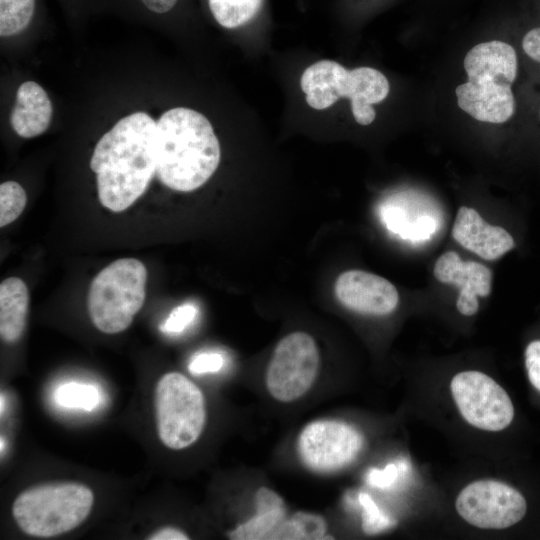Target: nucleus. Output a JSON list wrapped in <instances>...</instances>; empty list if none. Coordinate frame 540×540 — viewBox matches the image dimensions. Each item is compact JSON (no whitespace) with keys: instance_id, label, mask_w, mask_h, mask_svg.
<instances>
[{"instance_id":"dca6fc26","label":"nucleus","mask_w":540,"mask_h":540,"mask_svg":"<svg viewBox=\"0 0 540 540\" xmlns=\"http://www.w3.org/2000/svg\"><path fill=\"white\" fill-rule=\"evenodd\" d=\"M53 108L46 91L36 82L22 83L11 113V125L23 138L44 133L50 125Z\"/></svg>"},{"instance_id":"2eb2a0df","label":"nucleus","mask_w":540,"mask_h":540,"mask_svg":"<svg viewBox=\"0 0 540 540\" xmlns=\"http://www.w3.org/2000/svg\"><path fill=\"white\" fill-rule=\"evenodd\" d=\"M455 94L458 106L478 121L499 124L514 113L511 86L466 82L456 87Z\"/></svg>"},{"instance_id":"0eeeda50","label":"nucleus","mask_w":540,"mask_h":540,"mask_svg":"<svg viewBox=\"0 0 540 540\" xmlns=\"http://www.w3.org/2000/svg\"><path fill=\"white\" fill-rule=\"evenodd\" d=\"M319 364V349L311 335L301 331L286 335L276 345L268 363L267 391L282 403L298 400L313 386Z\"/></svg>"},{"instance_id":"f3484780","label":"nucleus","mask_w":540,"mask_h":540,"mask_svg":"<svg viewBox=\"0 0 540 540\" xmlns=\"http://www.w3.org/2000/svg\"><path fill=\"white\" fill-rule=\"evenodd\" d=\"M255 501V514L231 530L228 534L230 539H269L273 531L286 518L285 502L274 490L267 487L259 488Z\"/></svg>"},{"instance_id":"a211bd4d","label":"nucleus","mask_w":540,"mask_h":540,"mask_svg":"<svg viewBox=\"0 0 540 540\" xmlns=\"http://www.w3.org/2000/svg\"><path fill=\"white\" fill-rule=\"evenodd\" d=\"M29 293L25 282L9 277L0 284V336L8 344L18 341L26 328Z\"/></svg>"},{"instance_id":"9b49d317","label":"nucleus","mask_w":540,"mask_h":540,"mask_svg":"<svg viewBox=\"0 0 540 540\" xmlns=\"http://www.w3.org/2000/svg\"><path fill=\"white\" fill-rule=\"evenodd\" d=\"M334 291L343 306L366 315H388L399 302L398 291L391 282L362 270H349L340 274Z\"/></svg>"},{"instance_id":"4468645a","label":"nucleus","mask_w":540,"mask_h":540,"mask_svg":"<svg viewBox=\"0 0 540 540\" xmlns=\"http://www.w3.org/2000/svg\"><path fill=\"white\" fill-rule=\"evenodd\" d=\"M464 68L470 83L511 86L517 75L516 52L502 41L480 43L466 54Z\"/></svg>"},{"instance_id":"7ed1b4c3","label":"nucleus","mask_w":540,"mask_h":540,"mask_svg":"<svg viewBox=\"0 0 540 540\" xmlns=\"http://www.w3.org/2000/svg\"><path fill=\"white\" fill-rule=\"evenodd\" d=\"M308 105L323 110L347 97L355 121L361 125L373 122V104L383 101L389 93V82L379 70L358 67L347 70L338 62L320 60L305 69L300 80Z\"/></svg>"},{"instance_id":"6e6552de","label":"nucleus","mask_w":540,"mask_h":540,"mask_svg":"<svg viewBox=\"0 0 540 540\" xmlns=\"http://www.w3.org/2000/svg\"><path fill=\"white\" fill-rule=\"evenodd\" d=\"M453 399L463 418L486 431L508 427L514 408L506 391L491 377L479 371L456 374L450 384Z\"/></svg>"},{"instance_id":"393cba45","label":"nucleus","mask_w":540,"mask_h":540,"mask_svg":"<svg viewBox=\"0 0 540 540\" xmlns=\"http://www.w3.org/2000/svg\"><path fill=\"white\" fill-rule=\"evenodd\" d=\"M362 507V528L366 534H377L396 525V520L383 513L367 493L359 494Z\"/></svg>"},{"instance_id":"423d86ee","label":"nucleus","mask_w":540,"mask_h":540,"mask_svg":"<svg viewBox=\"0 0 540 540\" xmlns=\"http://www.w3.org/2000/svg\"><path fill=\"white\" fill-rule=\"evenodd\" d=\"M154 408L158 437L169 449L188 448L205 428L204 395L194 382L179 372H168L159 378Z\"/></svg>"},{"instance_id":"ddd939ff","label":"nucleus","mask_w":540,"mask_h":540,"mask_svg":"<svg viewBox=\"0 0 540 540\" xmlns=\"http://www.w3.org/2000/svg\"><path fill=\"white\" fill-rule=\"evenodd\" d=\"M453 238L485 260H495L514 248L513 237L502 227L493 226L472 208H459L452 229Z\"/></svg>"},{"instance_id":"1a4fd4ad","label":"nucleus","mask_w":540,"mask_h":540,"mask_svg":"<svg viewBox=\"0 0 540 540\" xmlns=\"http://www.w3.org/2000/svg\"><path fill=\"white\" fill-rule=\"evenodd\" d=\"M364 445L361 432L339 420H317L299 434L297 450L302 462L316 472H333L353 462Z\"/></svg>"},{"instance_id":"c756f323","label":"nucleus","mask_w":540,"mask_h":540,"mask_svg":"<svg viewBox=\"0 0 540 540\" xmlns=\"http://www.w3.org/2000/svg\"><path fill=\"white\" fill-rule=\"evenodd\" d=\"M522 47L531 59L540 63V27L533 28L526 33Z\"/></svg>"},{"instance_id":"f257e3e1","label":"nucleus","mask_w":540,"mask_h":540,"mask_svg":"<svg viewBox=\"0 0 540 540\" xmlns=\"http://www.w3.org/2000/svg\"><path fill=\"white\" fill-rule=\"evenodd\" d=\"M157 165L154 119L145 112L120 119L100 138L91 156L99 201L113 212L126 210L146 191Z\"/></svg>"},{"instance_id":"4be33fe9","label":"nucleus","mask_w":540,"mask_h":540,"mask_svg":"<svg viewBox=\"0 0 540 540\" xmlns=\"http://www.w3.org/2000/svg\"><path fill=\"white\" fill-rule=\"evenodd\" d=\"M56 403L64 408L92 411L101 400L99 389L89 383L66 382L54 393Z\"/></svg>"},{"instance_id":"7c9ffc66","label":"nucleus","mask_w":540,"mask_h":540,"mask_svg":"<svg viewBox=\"0 0 540 540\" xmlns=\"http://www.w3.org/2000/svg\"><path fill=\"white\" fill-rule=\"evenodd\" d=\"M188 538L184 531L171 526L159 528L147 537L149 540H186Z\"/></svg>"},{"instance_id":"f8f14e48","label":"nucleus","mask_w":540,"mask_h":540,"mask_svg":"<svg viewBox=\"0 0 540 540\" xmlns=\"http://www.w3.org/2000/svg\"><path fill=\"white\" fill-rule=\"evenodd\" d=\"M433 273L439 282L458 287L456 307L465 316H472L478 311V296L487 297L491 292V270L481 263L461 260L454 251H448L437 259Z\"/></svg>"},{"instance_id":"cd10ccee","label":"nucleus","mask_w":540,"mask_h":540,"mask_svg":"<svg viewBox=\"0 0 540 540\" xmlns=\"http://www.w3.org/2000/svg\"><path fill=\"white\" fill-rule=\"evenodd\" d=\"M224 364L220 353L204 352L196 355L189 363L188 369L194 375L219 371Z\"/></svg>"},{"instance_id":"6ab92c4d","label":"nucleus","mask_w":540,"mask_h":540,"mask_svg":"<svg viewBox=\"0 0 540 540\" xmlns=\"http://www.w3.org/2000/svg\"><path fill=\"white\" fill-rule=\"evenodd\" d=\"M379 216L388 231L412 242L428 240L437 229V221L430 214L412 219L396 199L387 200L379 207Z\"/></svg>"},{"instance_id":"5701e85b","label":"nucleus","mask_w":540,"mask_h":540,"mask_svg":"<svg viewBox=\"0 0 540 540\" xmlns=\"http://www.w3.org/2000/svg\"><path fill=\"white\" fill-rule=\"evenodd\" d=\"M35 11V0H0V35H15L30 23Z\"/></svg>"},{"instance_id":"412c9836","label":"nucleus","mask_w":540,"mask_h":540,"mask_svg":"<svg viewBox=\"0 0 540 540\" xmlns=\"http://www.w3.org/2000/svg\"><path fill=\"white\" fill-rule=\"evenodd\" d=\"M215 20L225 28L246 24L259 12L263 0H208Z\"/></svg>"},{"instance_id":"9d476101","label":"nucleus","mask_w":540,"mask_h":540,"mask_svg":"<svg viewBox=\"0 0 540 540\" xmlns=\"http://www.w3.org/2000/svg\"><path fill=\"white\" fill-rule=\"evenodd\" d=\"M456 510L469 524L482 529H505L518 523L527 504L513 487L496 480H478L461 490Z\"/></svg>"},{"instance_id":"aec40b11","label":"nucleus","mask_w":540,"mask_h":540,"mask_svg":"<svg viewBox=\"0 0 540 540\" xmlns=\"http://www.w3.org/2000/svg\"><path fill=\"white\" fill-rule=\"evenodd\" d=\"M327 524L323 517L308 513L296 512L273 531L269 539L277 540H317L326 539Z\"/></svg>"},{"instance_id":"f03ea898","label":"nucleus","mask_w":540,"mask_h":540,"mask_svg":"<svg viewBox=\"0 0 540 540\" xmlns=\"http://www.w3.org/2000/svg\"><path fill=\"white\" fill-rule=\"evenodd\" d=\"M156 132V176L163 185L190 192L214 174L220 162V145L203 114L185 107L172 108L156 122Z\"/></svg>"},{"instance_id":"2f4dec72","label":"nucleus","mask_w":540,"mask_h":540,"mask_svg":"<svg viewBox=\"0 0 540 540\" xmlns=\"http://www.w3.org/2000/svg\"><path fill=\"white\" fill-rule=\"evenodd\" d=\"M144 6L152 12L155 13H166L170 11L177 0H141Z\"/></svg>"},{"instance_id":"a878e982","label":"nucleus","mask_w":540,"mask_h":540,"mask_svg":"<svg viewBox=\"0 0 540 540\" xmlns=\"http://www.w3.org/2000/svg\"><path fill=\"white\" fill-rule=\"evenodd\" d=\"M197 312L198 309L194 304L179 305L171 311L161 326V330L166 333H180L193 322Z\"/></svg>"},{"instance_id":"bb28decb","label":"nucleus","mask_w":540,"mask_h":540,"mask_svg":"<svg viewBox=\"0 0 540 540\" xmlns=\"http://www.w3.org/2000/svg\"><path fill=\"white\" fill-rule=\"evenodd\" d=\"M405 463H389L383 469L373 468L366 475V482L376 488L391 487L399 478Z\"/></svg>"},{"instance_id":"39448f33","label":"nucleus","mask_w":540,"mask_h":540,"mask_svg":"<svg viewBox=\"0 0 540 540\" xmlns=\"http://www.w3.org/2000/svg\"><path fill=\"white\" fill-rule=\"evenodd\" d=\"M147 270L135 258H122L103 268L92 280L87 308L94 326L106 334L126 330L142 308Z\"/></svg>"},{"instance_id":"20e7f679","label":"nucleus","mask_w":540,"mask_h":540,"mask_svg":"<svg viewBox=\"0 0 540 540\" xmlns=\"http://www.w3.org/2000/svg\"><path fill=\"white\" fill-rule=\"evenodd\" d=\"M93 503L94 494L84 484L48 483L22 491L12 504V515L26 535L50 538L80 526Z\"/></svg>"},{"instance_id":"c85d7f7f","label":"nucleus","mask_w":540,"mask_h":540,"mask_svg":"<svg viewBox=\"0 0 540 540\" xmlns=\"http://www.w3.org/2000/svg\"><path fill=\"white\" fill-rule=\"evenodd\" d=\"M525 366L529 381L540 391V340L532 341L526 347Z\"/></svg>"},{"instance_id":"b1692460","label":"nucleus","mask_w":540,"mask_h":540,"mask_svg":"<svg viewBox=\"0 0 540 540\" xmlns=\"http://www.w3.org/2000/svg\"><path fill=\"white\" fill-rule=\"evenodd\" d=\"M26 203V192L19 183L3 182L0 185V226L15 221L22 214Z\"/></svg>"}]
</instances>
